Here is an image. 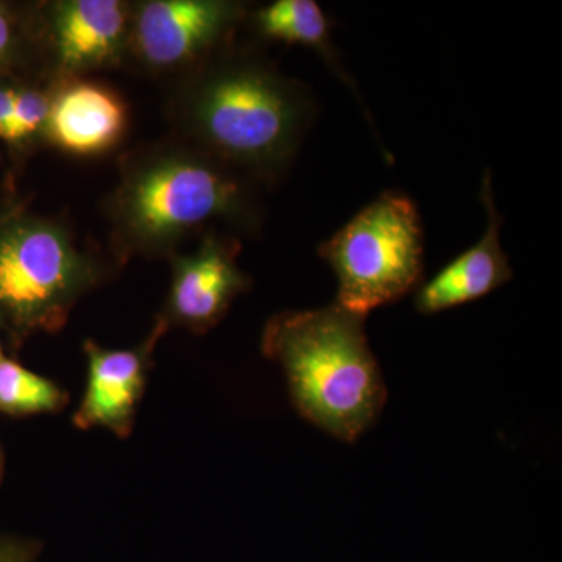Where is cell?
I'll return each mask as SVG.
<instances>
[{
	"label": "cell",
	"instance_id": "6da1fadb",
	"mask_svg": "<svg viewBox=\"0 0 562 562\" xmlns=\"http://www.w3.org/2000/svg\"><path fill=\"white\" fill-rule=\"evenodd\" d=\"M313 113L305 87L244 55L210 61L179 99L181 125L199 150L265 179L290 166Z\"/></svg>",
	"mask_w": 562,
	"mask_h": 562
},
{
	"label": "cell",
	"instance_id": "7a4b0ae2",
	"mask_svg": "<svg viewBox=\"0 0 562 562\" xmlns=\"http://www.w3.org/2000/svg\"><path fill=\"white\" fill-rule=\"evenodd\" d=\"M262 353L279 362L303 419L353 442L382 413L386 386L364 333V317L333 303L284 312L262 331Z\"/></svg>",
	"mask_w": 562,
	"mask_h": 562
},
{
	"label": "cell",
	"instance_id": "3957f363",
	"mask_svg": "<svg viewBox=\"0 0 562 562\" xmlns=\"http://www.w3.org/2000/svg\"><path fill=\"white\" fill-rule=\"evenodd\" d=\"M114 221L133 250L165 254L210 222L257 227V202L241 172L199 149H165L125 173L113 202Z\"/></svg>",
	"mask_w": 562,
	"mask_h": 562
},
{
	"label": "cell",
	"instance_id": "277c9868",
	"mask_svg": "<svg viewBox=\"0 0 562 562\" xmlns=\"http://www.w3.org/2000/svg\"><path fill=\"white\" fill-rule=\"evenodd\" d=\"M317 254L338 279L336 305L364 317L401 301L420 283L424 231L419 211L402 192L386 191L364 206Z\"/></svg>",
	"mask_w": 562,
	"mask_h": 562
},
{
	"label": "cell",
	"instance_id": "5b68a950",
	"mask_svg": "<svg viewBox=\"0 0 562 562\" xmlns=\"http://www.w3.org/2000/svg\"><path fill=\"white\" fill-rule=\"evenodd\" d=\"M98 280L94 262L54 222L25 216L0 225V312L18 330H60Z\"/></svg>",
	"mask_w": 562,
	"mask_h": 562
},
{
	"label": "cell",
	"instance_id": "8992f818",
	"mask_svg": "<svg viewBox=\"0 0 562 562\" xmlns=\"http://www.w3.org/2000/svg\"><path fill=\"white\" fill-rule=\"evenodd\" d=\"M228 0H149L132 9L128 44L151 69L187 68L224 44L243 20Z\"/></svg>",
	"mask_w": 562,
	"mask_h": 562
},
{
	"label": "cell",
	"instance_id": "52a82bcc",
	"mask_svg": "<svg viewBox=\"0 0 562 562\" xmlns=\"http://www.w3.org/2000/svg\"><path fill=\"white\" fill-rule=\"evenodd\" d=\"M236 243L206 236L194 254L177 258L165 322L195 333L214 327L250 283L236 265Z\"/></svg>",
	"mask_w": 562,
	"mask_h": 562
},
{
	"label": "cell",
	"instance_id": "ba28073f",
	"mask_svg": "<svg viewBox=\"0 0 562 562\" xmlns=\"http://www.w3.org/2000/svg\"><path fill=\"white\" fill-rule=\"evenodd\" d=\"M162 331L161 325L138 349H103L94 341L85 344L88 360L87 387L72 420L77 428H106L127 438L149 372L150 351Z\"/></svg>",
	"mask_w": 562,
	"mask_h": 562
},
{
	"label": "cell",
	"instance_id": "9c48e42d",
	"mask_svg": "<svg viewBox=\"0 0 562 562\" xmlns=\"http://www.w3.org/2000/svg\"><path fill=\"white\" fill-rule=\"evenodd\" d=\"M132 7L120 0H63L52 5L50 35L63 74L88 72L121 57L131 38Z\"/></svg>",
	"mask_w": 562,
	"mask_h": 562
},
{
	"label": "cell",
	"instance_id": "30bf717a",
	"mask_svg": "<svg viewBox=\"0 0 562 562\" xmlns=\"http://www.w3.org/2000/svg\"><path fill=\"white\" fill-rule=\"evenodd\" d=\"M480 199L486 210V231L475 246L417 290L414 306L420 314L441 313L476 301L513 279L512 266L501 246L503 217L495 205L490 171L484 173Z\"/></svg>",
	"mask_w": 562,
	"mask_h": 562
},
{
	"label": "cell",
	"instance_id": "8fae6325",
	"mask_svg": "<svg viewBox=\"0 0 562 562\" xmlns=\"http://www.w3.org/2000/svg\"><path fill=\"white\" fill-rule=\"evenodd\" d=\"M127 109L116 92L92 81H74L52 98L44 135L79 157L103 154L120 143Z\"/></svg>",
	"mask_w": 562,
	"mask_h": 562
},
{
	"label": "cell",
	"instance_id": "7c38bea8",
	"mask_svg": "<svg viewBox=\"0 0 562 562\" xmlns=\"http://www.w3.org/2000/svg\"><path fill=\"white\" fill-rule=\"evenodd\" d=\"M255 25L262 36L288 44H301L316 52L328 69L346 85L369 117L357 83L346 72L333 46L330 22L314 0H277L255 13Z\"/></svg>",
	"mask_w": 562,
	"mask_h": 562
},
{
	"label": "cell",
	"instance_id": "4fadbf2b",
	"mask_svg": "<svg viewBox=\"0 0 562 562\" xmlns=\"http://www.w3.org/2000/svg\"><path fill=\"white\" fill-rule=\"evenodd\" d=\"M68 394L52 380L0 358V412L24 416L60 412Z\"/></svg>",
	"mask_w": 562,
	"mask_h": 562
},
{
	"label": "cell",
	"instance_id": "5bb4252c",
	"mask_svg": "<svg viewBox=\"0 0 562 562\" xmlns=\"http://www.w3.org/2000/svg\"><path fill=\"white\" fill-rule=\"evenodd\" d=\"M50 95L35 88H18L13 116L5 140L22 143L44 133L50 111Z\"/></svg>",
	"mask_w": 562,
	"mask_h": 562
},
{
	"label": "cell",
	"instance_id": "9a60e30c",
	"mask_svg": "<svg viewBox=\"0 0 562 562\" xmlns=\"http://www.w3.org/2000/svg\"><path fill=\"white\" fill-rule=\"evenodd\" d=\"M18 49L16 22L5 7L0 5V72L9 68Z\"/></svg>",
	"mask_w": 562,
	"mask_h": 562
},
{
	"label": "cell",
	"instance_id": "2e32d148",
	"mask_svg": "<svg viewBox=\"0 0 562 562\" xmlns=\"http://www.w3.org/2000/svg\"><path fill=\"white\" fill-rule=\"evenodd\" d=\"M16 94L18 88L0 85V139H5L7 132H9Z\"/></svg>",
	"mask_w": 562,
	"mask_h": 562
},
{
	"label": "cell",
	"instance_id": "e0dca14e",
	"mask_svg": "<svg viewBox=\"0 0 562 562\" xmlns=\"http://www.w3.org/2000/svg\"><path fill=\"white\" fill-rule=\"evenodd\" d=\"M0 358H3L2 350H0Z\"/></svg>",
	"mask_w": 562,
	"mask_h": 562
}]
</instances>
